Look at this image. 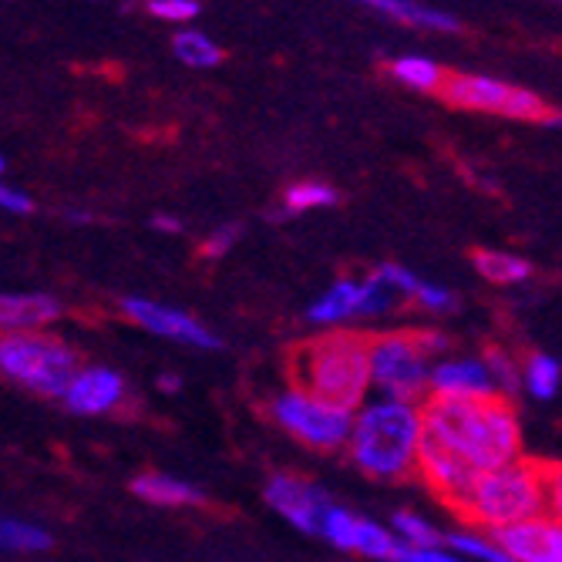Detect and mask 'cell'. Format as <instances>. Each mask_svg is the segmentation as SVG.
I'll use <instances>...</instances> for the list:
<instances>
[{"label": "cell", "mask_w": 562, "mask_h": 562, "mask_svg": "<svg viewBox=\"0 0 562 562\" xmlns=\"http://www.w3.org/2000/svg\"><path fill=\"white\" fill-rule=\"evenodd\" d=\"M159 391L179 394V391H182V378H179V374H162V378H159Z\"/></svg>", "instance_id": "cell-33"}, {"label": "cell", "mask_w": 562, "mask_h": 562, "mask_svg": "<svg viewBox=\"0 0 562 562\" xmlns=\"http://www.w3.org/2000/svg\"><path fill=\"white\" fill-rule=\"evenodd\" d=\"M387 529L394 532L397 542L412 546V549H435V546H445V532H441L435 522H428L425 516H418V513H397V516L391 519Z\"/></svg>", "instance_id": "cell-24"}, {"label": "cell", "mask_w": 562, "mask_h": 562, "mask_svg": "<svg viewBox=\"0 0 562 562\" xmlns=\"http://www.w3.org/2000/svg\"><path fill=\"white\" fill-rule=\"evenodd\" d=\"M438 94L454 109H469V112H488V115H505V119H522V122H546V125H559V115L546 112V101L529 91V88H516L505 85L498 78H485V75H451L441 78Z\"/></svg>", "instance_id": "cell-9"}, {"label": "cell", "mask_w": 562, "mask_h": 562, "mask_svg": "<svg viewBox=\"0 0 562 562\" xmlns=\"http://www.w3.org/2000/svg\"><path fill=\"white\" fill-rule=\"evenodd\" d=\"M448 350L438 330H384L368 337L371 394L387 401L425 404L431 364Z\"/></svg>", "instance_id": "cell-5"}, {"label": "cell", "mask_w": 562, "mask_h": 562, "mask_svg": "<svg viewBox=\"0 0 562 562\" xmlns=\"http://www.w3.org/2000/svg\"><path fill=\"white\" fill-rule=\"evenodd\" d=\"M236 236H239V226H223V229H216L206 243H202V257H206V260L226 257V252L236 246Z\"/></svg>", "instance_id": "cell-31"}, {"label": "cell", "mask_w": 562, "mask_h": 562, "mask_svg": "<svg viewBox=\"0 0 562 562\" xmlns=\"http://www.w3.org/2000/svg\"><path fill=\"white\" fill-rule=\"evenodd\" d=\"M172 47H176V58L189 68H216L223 61L220 44L210 41L202 31H179Z\"/></svg>", "instance_id": "cell-25"}, {"label": "cell", "mask_w": 562, "mask_h": 562, "mask_svg": "<svg viewBox=\"0 0 562 562\" xmlns=\"http://www.w3.org/2000/svg\"><path fill=\"white\" fill-rule=\"evenodd\" d=\"M8 172V159H4V151H0V176Z\"/></svg>", "instance_id": "cell-34"}, {"label": "cell", "mask_w": 562, "mask_h": 562, "mask_svg": "<svg viewBox=\"0 0 562 562\" xmlns=\"http://www.w3.org/2000/svg\"><path fill=\"white\" fill-rule=\"evenodd\" d=\"M151 226H156L159 233H182V223L176 216H156V220H151Z\"/></svg>", "instance_id": "cell-32"}, {"label": "cell", "mask_w": 562, "mask_h": 562, "mask_svg": "<svg viewBox=\"0 0 562 562\" xmlns=\"http://www.w3.org/2000/svg\"><path fill=\"white\" fill-rule=\"evenodd\" d=\"M391 78H397L401 85L415 88V91H438L445 71L435 61H428V58L404 55V58L391 61Z\"/></svg>", "instance_id": "cell-27"}, {"label": "cell", "mask_w": 562, "mask_h": 562, "mask_svg": "<svg viewBox=\"0 0 562 562\" xmlns=\"http://www.w3.org/2000/svg\"><path fill=\"white\" fill-rule=\"evenodd\" d=\"M445 549H451L462 562H508L505 552L498 549V542L488 532H479V529L445 532Z\"/></svg>", "instance_id": "cell-23"}, {"label": "cell", "mask_w": 562, "mask_h": 562, "mask_svg": "<svg viewBox=\"0 0 562 562\" xmlns=\"http://www.w3.org/2000/svg\"><path fill=\"white\" fill-rule=\"evenodd\" d=\"M422 445V404L368 397L350 412L344 451L353 469L374 482H404L418 469Z\"/></svg>", "instance_id": "cell-3"}, {"label": "cell", "mask_w": 562, "mask_h": 562, "mask_svg": "<svg viewBox=\"0 0 562 562\" xmlns=\"http://www.w3.org/2000/svg\"><path fill=\"white\" fill-rule=\"evenodd\" d=\"M270 418L286 438H293L296 445L311 448V451H324V454L340 451L347 441V431H350L347 407H337L296 384H290L286 391H280L273 397Z\"/></svg>", "instance_id": "cell-7"}, {"label": "cell", "mask_w": 562, "mask_h": 562, "mask_svg": "<svg viewBox=\"0 0 562 562\" xmlns=\"http://www.w3.org/2000/svg\"><path fill=\"white\" fill-rule=\"evenodd\" d=\"M0 210L11 216H27V213H34V199L27 192H21L18 186L0 182Z\"/></svg>", "instance_id": "cell-30"}, {"label": "cell", "mask_w": 562, "mask_h": 562, "mask_svg": "<svg viewBox=\"0 0 562 562\" xmlns=\"http://www.w3.org/2000/svg\"><path fill=\"white\" fill-rule=\"evenodd\" d=\"M78 368V350L50 330L0 337V378L37 397L61 401V391Z\"/></svg>", "instance_id": "cell-6"}, {"label": "cell", "mask_w": 562, "mask_h": 562, "mask_svg": "<svg viewBox=\"0 0 562 562\" xmlns=\"http://www.w3.org/2000/svg\"><path fill=\"white\" fill-rule=\"evenodd\" d=\"M374 273H378V277L387 283V290H391L397 300L415 303L418 311H425V314H431V317L451 314L454 306H458V300H454V293H451L448 286H441V283H431V280H425V277L412 273L407 267L384 263V267H378Z\"/></svg>", "instance_id": "cell-15"}, {"label": "cell", "mask_w": 562, "mask_h": 562, "mask_svg": "<svg viewBox=\"0 0 562 562\" xmlns=\"http://www.w3.org/2000/svg\"><path fill=\"white\" fill-rule=\"evenodd\" d=\"M132 492L156 508H189L202 502V492L189 479H179L169 472H145L132 479Z\"/></svg>", "instance_id": "cell-17"}, {"label": "cell", "mask_w": 562, "mask_h": 562, "mask_svg": "<svg viewBox=\"0 0 562 562\" xmlns=\"http://www.w3.org/2000/svg\"><path fill=\"white\" fill-rule=\"evenodd\" d=\"M263 498L286 526H293L303 536H317L321 522H324V513L334 505V498L317 482L293 475V472L270 475L267 485H263Z\"/></svg>", "instance_id": "cell-11"}, {"label": "cell", "mask_w": 562, "mask_h": 562, "mask_svg": "<svg viewBox=\"0 0 562 562\" xmlns=\"http://www.w3.org/2000/svg\"><path fill=\"white\" fill-rule=\"evenodd\" d=\"M364 330H321L300 344L290 357L293 384L311 391L337 407H361L371 397V364H368Z\"/></svg>", "instance_id": "cell-4"}, {"label": "cell", "mask_w": 562, "mask_h": 562, "mask_svg": "<svg viewBox=\"0 0 562 562\" xmlns=\"http://www.w3.org/2000/svg\"><path fill=\"white\" fill-rule=\"evenodd\" d=\"M122 314H125V321H132L135 327H142L151 337L176 340V344H186L195 350H220V337L199 317L182 311V306L148 300V296H125Z\"/></svg>", "instance_id": "cell-10"}, {"label": "cell", "mask_w": 562, "mask_h": 562, "mask_svg": "<svg viewBox=\"0 0 562 562\" xmlns=\"http://www.w3.org/2000/svg\"><path fill=\"white\" fill-rule=\"evenodd\" d=\"M485 368L492 374V384H495V394L505 397V401H513V394L519 391V364H516V357L513 353H505L498 347H492L485 357Z\"/></svg>", "instance_id": "cell-28"}, {"label": "cell", "mask_w": 562, "mask_h": 562, "mask_svg": "<svg viewBox=\"0 0 562 562\" xmlns=\"http://www.w3.org/2000/svg\"><path fill=\"white\" fill-rule=\"evenodd\" d=\"M519 387L536 401H555L562 387V364L555 353L532 350L519 364Z\"/></svg>", "instance_id": "cell-20"}, {"label": "cell", "mask_w": 562, "mask_h": 562, "mask_svg": "<svg viewBox=\"0 0 562 562\" xmlns=\"http://www.w3.org/2000/svg\"><path fill=\"white\" fill-rule=\"evenodd\" d=\"M472 267L482 280L495 286H522L532 280V263L508 249H479L472 257Z\"/></svg>", "instance_id": "cell-19"}, {"label": "cell", "mask_w": 562, "mask_h": 562, "mask_svg": "<svg viewBox=\"0 0 562 562\" xmlns=\"http://www.w3.org/2000/svg\"><path fill=\"white\" fill-rule=\"evenodd\" d=\"M526 454L522 425L513 401H425L415 475L454 508L492 469Z\"/></svg>", "instance_id": "cell-1"}, {"label": "cell", "mask_w": 562, "mask_h": 562, "mask_svg": "<svg viewBox=\"0 0 562 562\" xmlns=\"http://www.w3.org/2000/svg\"><path fill=\"white\" fill-rule=\"evenodd\" d=\"M431 401H485L498 397L482 357H438L428 374Z\"/></svg>", "instance_id": "cell-13"}, {"label": "cell", "mask_w": 562, "mask_h": 562, "mask_svg": "<svg viewBox=\"0 0 562 562\" xmlns=\"http://www.w3.org/2000/svg\"><path fill=\"white\" fill-rule=\"evenodd\" d=\"M397 539L387 526L374 522V519H364L357 516V529H353V539H350V552L361 555V559H374V562H394L397 555Z\"/></svg>", "instance_id": "cell-21"}, {"label": "cell", "mask_w": 562, "mask_h": 562, "mask_svg": "<svg viewBox=\"0 0 562 562\" xmlns=\"http://www.w3.org/2000/svg\"><path fill=\"white\" fill-rule=\"evenodd\" d=\"M61 317V303L50 293H0V337L47 330Z\"/></svg>", "instance_id": "cell-16"}, {"label": "cell", "mask_w": 562, "mask_h": 562, "mask_svg": "<svg viewBox=\"0 0 562 562\" xmlns=\"http://www.w3.org/2000/svg\"><path fill=\"white\" fill-rule=\"evenodd\" d=\"M397 306V296L378 273L368 277H340L330 283L311 306L306 321L321 330H353L361 321H381Z\"/></svg>", "instance_id": "cell-8"}, {"label": "cell", "mask_w": 562, "mask_h": 562, "mask_svg": "<svg viewBox=\"0 0 562 562\" xmlns=\"http://www.w3.org/2000/svg\"><path fill=\"white\" fill-rule=\"evenodd\" d=\"M357 4H364L378 14H387L401 24H415V27H431V31H445V34H454L462 31L458 18L438 11V8H425L418 0H357Z\"/></svg>", "instance_id": "cell-18"}, {"label": "cell", "mask_w": 562, "mask_h": 562, "mask_svg": "<svg viewBox=\"0 0 562 562\" xmlns=\"http://www.w3.org/2000/svg\"><path fill=\"white\" fill-rule=\"evenodd\" d=\"M50 532L37 522H27V519H14V516H0V549L4 552H24V555H34V552H47L50 549Z\"/></svg>", "instance_id": "cell-22"}, {"label": "cell", "mask_w": 562, "mask_h": 562, "mask_svg": "<svg viewBox=\"0 0 562 562\" xmlns=\"http://www.w3.org/2000/svg\"><path fill=\"white\" fill-rule=\"evenodd\" d=\"M508 562H562V522L536 516L492 536Z\"/></svg>", "instance_id": "cell-14"}, {"label": "cell", "mask_w": 562, "mask_h": 562, "mask_svg": "<svg viewBox=\"0 0 562 562\" xmlns=\"http://www.w3.org/2000/svg\"><path fill=\"white\" fill-rule=\"evenodd\" d=\"M334 202H337V192L327 182H293L283 192V213L300 216V213H314V210L334 206Z\"/></svg>", "instance_id": "cell-26"}, {"label": "cell", "mask_w": 562, "mask_h": 562, "mask_svg": "<svg viewBox=\"0 0 562 562\" xmlns=\"http://www.w3.org/2000/svg\"><path fill=\"white\" fill-rule=\"evenodd\" d=\"M199 11V0H148V14L166 21H192Z\"/></svg>", "instance_id": "cell-29"}, {"label": "cell", "mask_w": 562, "mask_h": 562, "mask_svg": "<svg viewBox=\"0 0 562 562\" xmlns=\"http://www.w3.org/2000/svg\"><path fill=\"white\" fill-rule=\"evenodd\" d=\"M562 508V479L559 465L536 462V458H516V462L485 472L465 498L454 505V513L479 532H502L516 522L536 516H555Z\"/></svg>", "instance_id": "cell-2"}, {"label": "cell", "mask_w": 562, "mask_h": 562, "mask_svg": "<svg viewBox=\"0 0 562 562\" xmlns=\"http://www.w3.org/2000/svg\"><path fill=\"white\" fill-rule=\"evenodd\" d=\"M125 397H128V384L122 371L109 364H81L61 391V404L71 415H81V418L115 415L125 404Z\"/></svg>", "instance_id": "cell-12"}]
</instances>
